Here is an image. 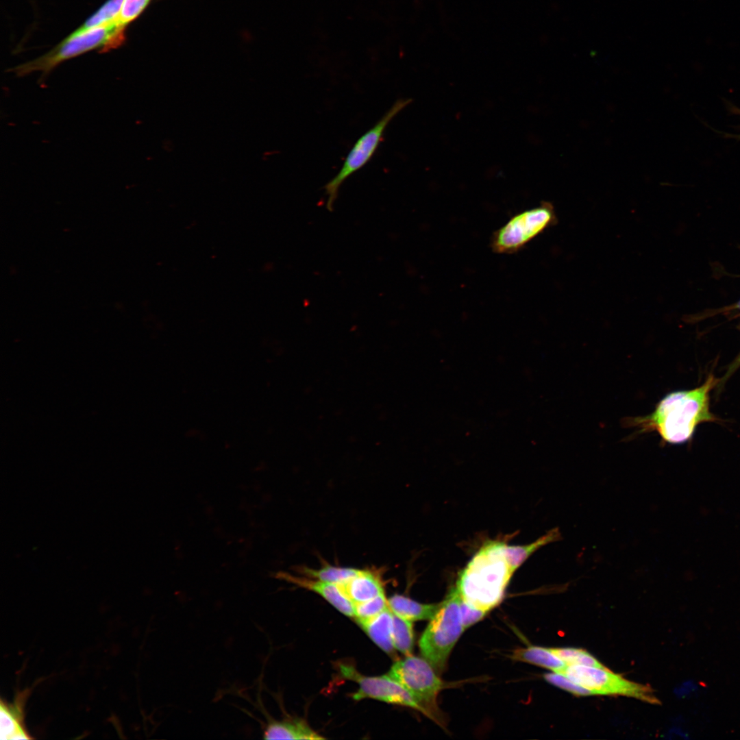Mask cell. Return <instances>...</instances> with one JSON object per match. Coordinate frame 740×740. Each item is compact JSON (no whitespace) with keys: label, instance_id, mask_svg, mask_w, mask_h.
<instances>
[{"label":"cell","instance_id":"cell-1","mask_svg":"<svg viewBox=\"0 0 740 740\" xmlns=\"http://www.w3.org/2000/svg\"><path fill=\"white\" fill-rule=\"evenodd\" d=\"M718 381L710 374L700 386L671 392L650 414L626 418L624 423L637 428L638 432H656L664 443H684L691 439L699 424L717 420L710 411L709 397Z\"/></svg>","mask_w":740,"mask_h":740},{"label":"cell","instance_id":"cell-2","mask_svg":"<svg viewBox=\"0 0 740 740\" xmlns=\"http://www.w3.org/2000/svg\"><path fill=\"white\" fill-rule=\"evenodd\" d=\"M504 545L502 541L486 543L460 572L456 587L469 606L488 613L502 600L514 574Z\"/></svg>","mask_w":740,"mask_h":740},{"label":"cell","instance_id":"cell-3","mask_svg":"<svg viewBox=\"0 0 740 740\" xmlns=\"http://www.w3.org/2000/svg\"><path fill=\"white\" fill-rule=\"evenodd\" d=\"M125 27L116 20L92 29L82 34L66 37L56 47L41 56L18 65L11 71L18 77L40 72L44 78L62 62L100 48L103 52L115 49L125 40Z\"/></svg>","mask_w":740,"mask_h":740},{"label":"cell","instance_id":"cell-4","mask_svg":"<svg viewBox=\"0 0 740 740\" xmlns=\"http://www.w3.org/2000/svg\"><path fill=\"white\" fill-rule=\"evenodd\" d=\"M460 595L451 589L423 632L419 642L421 655L441 672L454 646L465 630L460 610Z\"/></svg>","mask_w":740,"mask_h":740},{"label":"cell","instance_id":"cell-5","mask_svg":"<svg viewBox=\"0 0 740 740\" xmlns=\"http://www.w3.org/2000/svg\"><path fill=\"white\" fill-rule=\"evenodd\" d=\"M410 102V99H397L377 123L354 143L338 172L324 186L328 197L326 208L329 211L333 210L341 185L369 162L378 148L388 124Z\"/></svg>","mask_w":740,"mask_h":740},{"label":"cell","instance_id":"cell-6","mask_svg":"<svg viewBox=\"0 0 740 740\" xmlns=\"http://www.w3.org/2000/svg\"><path fill=\"white\" fill-rule=\"evenodd\" d=\"M556 219L553 205L543 201L537 207L512 217L493 233L491 247L497 254L515 253L555 224Z\"/></svg>","mask_w":740,"mask_h":740},{"label":"cell","instance_id":"cell-7","mask_svg":"<svg viewBox=\"0 0 740 740\" xmlns=\"http://www.w3.org/2000/svg\"><path fill=\"white\" fill-rule=\"evenodd\" d=\"M432 665L424 658L412 655L396 661L388 676L401 684L414 697L422 713L435 719L436 698L444 687Z\"/></svg>","mask_w":740,"mask_h":740},{"label":"cell","instance_id":"cell-8","mask_svg":"<svg viewBox=\"0 0 740 740\" xmlns=\"http://www.w3.org/2000/svg\"><path fill=\"white\" fill-rule=\"evenodd\" d=\"M559 673L588 689L593 695H619L634 698L650 704H660L650 685L629 680L606 667L567 665Z\"/></svg>","mask_w":740,"mask_h":740},{"label":"cell","instance_id":"cell-9","mask_svg":"<svg viewBox=\"0 0 740 740\" xmlns=\"http://www.w3.org/2000/svg\"><path fill=\"white\" fill-rule=\"evenodd\" d=\"M343 676L357 682L359 689L353 694L356 700L373 698L380 701L409 706L422 712L412 694L388 675L369 677L361 675L353 667L341 665Z\"/></svg>","mask_w":740,"mask_h":740},{"label":"cell","instance_id":"cell-10","mask_svg":"<svg viewBox=\"0 0 740 740\" xmlns=\"http://www.w3.org/2000/svg\"><path fill=\"white\" fill-rule=\"evenodd\" d=\"M279 578L298 587L314 591L348 617H355L354 604L343 593L338 584L287 573H280Z\"/></svg>","mask_w":740,"mask_h":740},{"label":"cell","instance_id":"cell-11","mask_svg":"<svg viewBox=\"0 0 740 740\" xmlns=\"http://www.w3.org/2000/svg\"><path fill=\"white\" fill-rule=\"evenodd\" d=\"M338 585L354 604L384 593L382 576L378 569H360L358 574L349 581Z\"/></svg>","mask_w":740,"mask_h":740},{"label":"cell","instance_id":"cell-12","mask_svg":"<svg viewBox=\"0 0 740 740\" xmlns=\"http://www.w3.org/2000/svg\"><path fill=\"white\" fill-rule=\"evenodd\" d=\"M358 623L383 651L388 654L394 653L392 639L393 612L388 605L375 616Z\"/></svg>","mask_w":740,"mask_h":740},{"label":"cell","instance_id":"cell-13","mask_svg":"<svg viewBox=\"0 0 740 740\" xmlns=\"http://www.w3.org/2000/svg\"><path fill=\"white\" fill-rule=\"evenodd\" d=\"M440 604L441 602L422 604L398 594L393 595L388 600V605L393 613L411 621L431 619Z\"/></svg>","mask_w":740,"mask_h":740},{"label":"cell","instance_id":"cell-14","mask_svg":"<svg viewBox=\"0 0 740 740\" xmlns=\"http://www.w3.org/2000/svg\"><path fill=\"white\" fill-rule=\"evenodd\" d=\"M266 739H322L301 720L269 722L264 730Z\"/></svg>","mask_w":740,"mask_h":740},{"label":"cell","instance_id":"cell-15","mask_svg":"<svg viewBox=\"0 0 740 740\" xmlns=\"http://www.w3.org/2000/svg\"><path fill=\"white\" fill-rule=\"evenodd\" d=\"M563 539L558 527L552 528L535 541L523 545H504V554L511 570L515 572L534 552L547 544Z\"/></svg>","mask_w":740,"mask_h":740},{"label":"cell","instance_id":"cell-16","mask_svg":"<svg viewBox=\"0 0 740 740\" xmlns=\"http://www.w3.org/2000/svg\"><path fill=\"white\" fill-rule=\"evenodd\" d=\"M512 658L542 667L555 672H560L567 665L552 651L551 648L540 646H529L517 649L513 652Z\"/></svg>","mask_w":740,"mask_h":740},{"label":"cell","instance_id":"cell-17","mask_svg":"<svg viewBox=\"0 0 740 740\" xmlns=\"http://www.w3.org/2000/svg\"><path fill=\"white\" fill-rule=\"evenodd\" d=\"M360 569L352 567H336L325 565L319 569L300 566L297 571L304 576L336 584L349 581L360 572Z\"/></svg>","mask_w":740,"mask_h":740},{"label":"cell","instance_id":"cell-18","mask_svg":"<svg viewBox=\"0 0 740 740\" xmlns=\"http://www.w3.org/2000/svg\"><path fill=\"white\" fill-rule=\"evenodd\" d=\"M124 0H108L99 10L84 24L73 32L68 37H74L92 29L108 24L118 18Z\"/></svg>","mask_w":740,"mask_h":740},{"label":"cell","instance_id":"cell-19","mask_svg":"<svg viewBox=\"0 0 740 740\" xmlns=\"http://www.w3.org/2000/svg\"><path fill=\"white\" fill-rule=\"evenodd\" d=\"M392 639L395 649L406 656L411 655L414 645L412 621L393 613Z\"/></svg>","mask_w":740,"mask_h":740},{"label":"cell","instance_id":"cell-20","mask_svg":"<svg viewBox=\"0 0 740 740\" xmlns=\"http://www.w3.org/2000/svg\"><path fill=\"white\" fill-rule=\"evenodd\" d=\"M552 651L566 665H584L605 667L604 665L587 651L575 648H551Z\"/></svg>","mask_w":740,"mask_h":740},{"label":"cell","instance_id":"cell-21","mask_svg":"<svg viewBox=\"0 0 740 740\" xmlns=\"http://www.w3.org/2000/svg\"><path fill=\"white\" fill-rule=\"evenodd\" d=\"M388 606V600L384 593L380 594L369 600L354 604L356 621H363L379 614Z\"/></svg>","mask_w":740,"mask_h":740},{"label":"cell","instance_id":"cell-22","mask_svg":"<svg viewBox=\"0 0 740 740\" xmlns=\"http://www.w3.org/2000/svg\"><path fill=\"white\" fill-rule=\"evenodd\" d=\"M26 733L6 708L1 706V739H27Z\"/></svg>","mask_w":740,"mask_h":740},{"label":"cell","instance_id":"cell-23","mask_svg":"<svg viewBox=\"0 0 740 740\" xmlns=\"http://www.w3.org/2000/svg\"><path fill=\"white\" fill-rule=\"evenodd\" d=\"M543 677L549 683L577 696H588L593 695L590 690L575 683L561 673L552 671L545 674Z\"/></svg>","mask_w":740,"mask_h":740},{"label":"cell","instance_id":"cell-24","mask_svg":"<svg viewBox=\"0 0 740 740\" xmlns=\"http://www.w3.org/2000/svg\"><path fill=\"white\" fill-rule=\"evenodd\" d=\"M460 610L463 626L465 629L480 621L487 612L475 608L467 604L460 597Z\"/></svg>","mask_w":740,"mask_h":740},{"label":"cell","instance_id":"cell-25","mask_svg":"<svg viewBox=\"0 0 740 740\" xmlns=\"http://www.w3.org/2000/svg\"><path fill=\"white\" fill-rule=\"evenodd\" d=\"M699 685L695 680H688L676 687L674 689V693L677 697L682 699L690 698L699 691Z\"/></svg>","mask_w":740,"mask_h":740},{"label":"cell","instance_id":"cell-26","mask_svg":"<svg viewBox=\"0 0 740 740\" xmlns=\"http://www.w3.org/2000/svg\"><path fill=\"white\" fill-rule=\"evenodd\" d=\"M740 367V352L730 365L725 375L722 379V382L726 380L732 374L734 373Z\"/></svg>","mask_w":740,"mask_h":740},{"label":"cell","instance_id":"cell-27","mask_svg":"<svg viewBox=\"0 0 740 740\" xmlns=\"http://www.w3.org/2000/svg\"><path fill=\"white\" fill-rule=\"evenodd\" d=\"M738 110H739V109H738ZM739 111L740 112V110H739Z\"/></svg>","mask_w":740,"mask_h":740}]
</instances>
